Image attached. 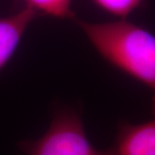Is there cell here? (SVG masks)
<instances>
[{"label":"cell","instance_id":"cell-1","mask_svg":"<svg viewBox=\"0 0 155 155\" xmlns=\"http://www.w3.org/2000/svg\"><path fill=\"white\" fill-rule=\"evenodd\" d=\"M96 51L112 67L155 88V37L126 19L91 22L73 18Z\"/></svg>","mask_w":155,"mask_h":155},{"label":"cell","instance_id":"cell-2","mask_svg":"<svg viewBox=\"0 0 155 155\" xmlns=\"http://www.w3.org/2000/svg\"><path fill=\"white\" fill-rule=\"evenodd\" d=\"M18 147L26 155H104L91 144L81 116L72 109L57 111L41 137L22 140Z\"/></svg>","mask_w":155,"mask_h":155},{"label":"cell","instance_id":"cell-3","mask_svg":"<svg viewBox=\"0 0 155 155\" xmlns=\"http://www.w3.org/2000/svg\"><path fill=\"white\" fill-rule=\"evenodd\" d=\"M104 155H155V121L141 123L120 122L111 147Z\"/></svg>","mask_w":155,"mask_h":155},{"label":"cell","instance_id":"cell-4","mask_svg":"<svg viewBox=\"0 0 155 155\" xmlns=\"http://www.w3.org/2000/svg\"><path fill=\"white\" fill-rule=\"evenodd\" d=\"M37 15L25 6L22 10L5 17H0V71L14 55L29 24Z\"/></svg>","mask_w":155,"mask_h":155},{"label":"cell","instance_id":"cell-5","mask_svg":"<svg viewBox=\"0 0 155 155\" xmlns=\"http://www.w3.org/2000/svg\"><path fill=\"white\" fill-rule=\"evenodd\" d=\"M26 6L36 13H42L60 19H73L72 0H24Z\"/></svg>","mask_w":155,"mask_h":155},{"label":"cell","instance_id":"cell-6","mask_svg":"<svg viewBox=\"0 0 155 155\" xmlns=\"http://www.w3.org/2000/svg\"><path fill=\"white\" fill-rule=\"evenodd\" d=\"M92 2L111 16L126 19L143 4L144 0H92Z\"/></svg>","mask_w":155,"mask_h":155}]
</instances>
